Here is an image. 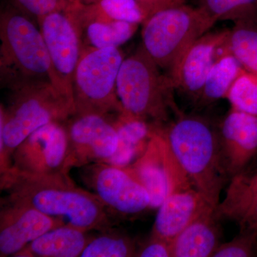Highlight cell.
<instances>
[{"mask_svg":"<svg viewBox=\"0 0 257 257\" xmlns=\"http://www.w3.org/2000/svg\"><path fill=\"white\" fill-rule=\"evenodd\" d=\"M5 197L28 204L62 226L89 232L113 229V216L95 194L77 187L69 174L40 175L11 167L0 173Z\"/></svg>","mask_w":257,"mask_h":257,"instance_id":"1","label":"cell"},{"mask_svg":"<svg viewBox=\"0 0 257 257\" xmlns=\"http://www.w3.org/2000/svg\"><path fill=\"white\" fill-rule=\"evenodd\" d=\"M155 124L198 191L216 209L229 177L218 128L197 115L179 114L167 127Z\"/></svg>","mask_w":257,"mask_h":257,"instance_id":"2","label":"cell"},{"mask_svg":"<svg viewBox=\"0 0 257 257\" xmlns=\"http://www.w3.org/2000/svg\"><path fill=\"white\" fill-rule=\"evenodd\" d=\"M7 88L8 104L0 106V173L12 167L13 152L30 134L76 112L73 101L51 82H20Z\"/></svg>","mask_w":257,"mask_h":257,"instance_id":"3","label":"cell"},{"mask_svg":"<svg viewBox=\"0 0 257 257\" xmlns=\"http://www.w3.org/2000/svg\"><path fill=\"white\" fill-rule=\"evenodd\" d=\"M37 22L8 3L0 15L2 86L24 82L53 84L52 64Z\"/></svg>","mask_w":257,"mask_h":257,"instance_id":"4","label":"cell"},{"mask_svg":"<svg viewBox=\"0 0 257 257\" xmlns=\"http://www.w3.org/2000/svg\"><path fill=\"white\" fill-rule=\"evenodd\" d=\"M160 69L142 46L124 59L116 90L125 114L159 124L168 120L169 110L175 107V89Z\"/></svg>","mask_w":257,"mask_h":257,"instance_id":"5","label":"cell"},{"mask_svg":"<svg viewBox=\"0 0 257 257\" xmlns=\"http://www.w3.org/2000/svg\"><path fill=\"white\" fill-rule=\"evenodd\" d=\"M199 7L172 5L142 25V47L160 69L170 72L191 45L215 25Z\"/></svg>","mask_w":257,"mask_h":257,"instance_id":"6","label":"cell"},{"mask_svg":"<svg viewBox=\"0 0 257 257\" xmlns=\"http://www.w3.org/2000/svg\"><path fill=\"white\" fill-rule=\"evenodd\" d=\"M124 59L118 47L84 46L73 81L75 114L116 116L124 113L116 90Z\"/></svg>","mask_w":257,"mask_h":257,"instance_id":"7","label":"cell"},{"mask_svg":"<svg viewBox=\"0 0 257 257\" xmlns=\"http://www.w3.org/2000/svg\"><path fill=\"white\" fill-rule=\"evenodd\" d=\"M81 168L83 182L113 217L132 219L152 209L150 194L127 167L96 162Z\"/></svg>","mask_w":257,"mask_h":257,"instance_id":"8","label":"cell"},{"mask_svg":"<svg viewBox=\"0 0 257 257\" xmlns=\"http://www.w3.org/2000/svg\"><path fill=\"white\" fill-rule=\"evenodd\" d=\"M163 140L168 175V192L158 208L151 236L172 242L198 214L211 205L198 191L171 152L164 138Z\"/></svg>","mask_w":257,"mask_h":257,"instance_id":"9","label":"cell"},{"mask_svg":"<svg viewBox=\"0 0 257 257\" xmlns=\"http://www.w3.org/2000/svg\"><path fill=\"white\" fill-rule=\"evenodd\" d=\"M52 64L53 85L74 101L73 81L84 50L82 30L68 9L37 20Z\"/></svg>","mask_w":257,"mask_h":257,"instance_id":"10","label":"cell"},{"mask_svg":"<svg viewBox=\"0 0 257 257\" xmlns=\"http://www.w3.org/2000/svg\"><path fill=\"white\" fill-rule=\"evenodd\" d=\"M12 167L40 175L69 174V138L64 121H52L30 134L13 152Z\"/></svg>","mask_w":257,"mask_h":257,"instance_id":"11","label":"cell"},{"mask_svg":"<svg viewBox=\"0 0 257 257\" xmlns=\"http://www.w3.org/2000/svg\"><path fill=\"white\" fill-rule=\"evenodd\" d=\"M69 138V167L106 162L119 145L114 116L75 114L64 121Z\"/></svg>","mask_w":257,"mask_h":257,"instance_id":"12","label":"cell"},{"mask_svg":"<svg viewBox=\"0 0 257 257\" xmlns=\"http://www.w3.org/2000/svg\"><path fill=\"white\" fill-rule=\"evenodd\" d=\"M229 32L209 30L186 50L169 72L175 90L198 101L211 67L228 51Z\"/></svg>","mask_w":257,"mask_h":257,"instance_id":"13","label":"cell"},{"mask_svg":"<svg viewBox=\"0 0 257 257\" xmlns=\"http://www.w3.org/2000/svg\"><path fill=\"white\" fill-rule=\"evenodd\" d=\"M60 226L58 221L28 204L1 198L0 256H17L34 240Z\"/></svg>","mask_w":257,"mask_h":257,"instance_id":"14","label":"cell"},{"mask_svg":"<svg viewBox=\"0 0 257 257\" xmlns=\"http://www.w3.org/2000/svg\"><path fill=\"white\" fill-rule=\"evenodd\" d=\"M229 177L240 175L257 153V116L231 108L219 128Z\"/></svg>","mask_w":257,"mask_h":257,"instance_id":"15","label":"cell"},{"mask_svg":"<svg viewBox=\"0 0 257 257\" xmlns=\"http://www.w3.org/2000/svg\"><path fill=\"white\" fill-rule=\"evenodd\" d=\"M209 206L172 241L173 257H211L220 244L219 219Z\"/></svg>","mask_w":257,"mask_h":257,"instance_id":"16","label":"cell"},{"mask_svg":"<svg viewBox=\"0 0 257 257\" xmlns=\"http://www.w3.org/2000/svg\"><path fill=\"white\" fill-rule=\"evenodd\" d=\"M127 167L150 194L152 209H158L168 192V175L163 138L154 123L153 133L146 149Z\"/></svg>","mask_w":257,"mask_h":257,"instance_id":"17","label":"cell"},{"mask_svg":"<svg viewBox=\"0 0 257 257\" xmlns=\"http://www.w3.org/2000/svg\"><path fill=\"white\" fill-rule=\"evenodd\" d=\"M87 233L72 226H57L34 240L17 257L80 256L91 239Z\"/></svg>","mask_w":257,"mask_h":257,"instance_id":"18","label":"cell"},{"mask_svg":"<svg viewBox=\"0 0 257 257\" xmlns=\"http://www.w3.org/2000/svg\"><path fill=\"white\" fill-rule=\"evenodd\" d=\"M114 125L119 145L114 155L106 163L119 167H128L146 149L153 133V124L121 113L115 116Z\"/></svg>","mask_w":257,"mask_h":257,"instance_id":"19","label":"cell"},{"mask_svg":"<svg viewBox=\"0 0 257 257\" xmlns=\"http://www.w3.org/2000/svg\"><path fill=\"white\" fill-rule=\"evenodd\" d=\"M79 28L93 22L124 21L142 25L146 15L135 0H99L93 4L70 5Z\"/></svg>","mask_w":257,"mask_h":257,"instance_id":"20","label":"cell"},{"mask_svg":"<svg viewBox=\"0 0 257 257\" xmlns=\"http://www.w3.org/2000/svg\"><path fill=\"white\" fill-rule=\"evenodd\" d=\"M216 212L218 217L227 218L236 223L240 233L257 238V186L245 189L228 187Z\"/></svg>","mask_w":257,"mask_h":257,"instance_id":"21","label":"cell"},{"mask_svg":"<svg viewBox=\"0 0 257 257\" xmlns=\"http://www.w3.org/2000/svg\"><path fill=\"white\" fill-rule=\"evenodd\" d=\"M229 50L218 57L208 74L198 101L202 104L225 99L236 79L244 72Z\"/></svg>","mask_w":257,"mask_h":257,"instance_id":"22","label":"cell"},{"mask_svg":"<svg viewBox=\"0 0 257 257\" xmlns=\"http://www.w3.org/2000/svg\"><path fill=\"white\" fill-rule=\"evenodd\" d=\"M140 24L124 21L93 22L81 28L84 46L93 48L119 47L132 38Z\"/></svg>","mask_w":257,"mask_h":257,"instance_id":"23","label":"cell"},{"mask_svg":"<svg viewBox=\"0 0 257 257\" xmlns=\"http://www.w3.org/2000/svg\"><path fill=\"white\" fill-rule=\"evenodd\" d=\"M227 47L243 69L257 77V29L249 21L236 23L229 30Z\"/></svg>","mask_w":257,"mask_h":257,"instance_id":"24","label":"cell"},{"mask_svg":"<svg viewBox=\"0 0 257 257\" xmlns=\"http://www.w3.org/2000/svg\"><path fill=\"white\" fill-rule=\"evenodd\" d=\"M137 251L135 240L111 229L91 237L80 257H132L136 256Z\"/></svg>","mask_w":257,"mask_h":257,"instance_id":"25","label":"cell"},{"mask_svg":"<svg viewBox=\"0 0 257 257\" xmlns=\"http://www.w3.org/2000/svg\"><path fill=\"white\" fill-rule=\"evenodd\" d=\"M198 7L213 21H249L257 8V0H199Z\"/></svg>","mask_w":257,"mask_h":257,"instance_id":"26","label":"cell"},{"mask_svg":"<svg viewBox=\"0 0 257 257\" xmlns=\"http://www.w3.org/2000/svg\"><path fill=\"white\" fill-rule=\"evenodd\" d=\"M226 98L233 109L257 116V77L245 70L230 88Z\"/></svg>","mask_w":257,"mask_h":257,"instance_id":"27","label":"cell"},{"mask_svg":"<svg viewBox=\"0 0 257 257\" xmlns=\"http://www.w3.org/2000/svg\"><path fill=\"white\" fill-rule=\"evenodd\" d=\"M8 3L23 12L37 23L39 19L70 6L69 0H8Z\"/></svg>","mask_w":257,"mask_h":257,"instance_id":"28","label":"cell"},{"mask_svg":"<svg viewBox=\"0 0 257 257\" xmlns=\"http://www.w3.org/2000/svg\"><path fill=\"white\" fill-rule=\"evenodd\" d=\"M257 256V238L245 233L228 242L220 243L211 257H251Z\"/></svg>","mask_w":257,"mask_h":257,"instance_id":"29","label":"cell"},{"mask_svg":"<svg viewBox=\"0 0 257 257\" xmlns=\"http://www.w3.org/2000/svg\"><path fill=\"white\" fill-rule=\"evenodd\" d=\"M136 256L173 257L172 243L165 239L152 236L150 239L138 248Z\"/></svg>","mask_w":257,"mask_h":257,"instance_id":"30","label":"cell"},{"mask_svg":"<svg viewBox=\"0 0 257 257\" xmlns=\"http://www.w3.org/2000/svg\"><path fill=\"white\" fill-rule=\"evenodd\" d=\"M143 9L147 19L157 12L165 9L172 5H178L175 0H135ZM146 19V20H147Z\"/></svg>","mask_w":257,"mask_h":257,"instance_id":"31","label":"cell"},{"mask_svg":"<svg viewBox=\"0 0 257 257\" xmlns=\"http://www.w3.org/2000/svg\"><path fill=\"white\" fill-rule=\"evenodd\" d=\"M257 186V171L251 175L241 173L231 178L229 187L232 188H251Z\"/></svg>","mask_w":257,"mask_h":257,"instance_id":"32","label":"cell"},{"mask_svg":"<svg viewBox=\"0 0 257 257\" xmlns=\"http://www.w3.org/2000/svg\"><path fill=\"white\" fill-rule=\"evenodd\" d=\"M70 5H87L93 4L99 0H69Z\"/></svg>","mask_w":257,"mask_h":257,"instance_id":"33","label":"cell"},{"mask_svg":"<svg viewBox=\"0 0 257 257\" xmlns=\"http://www.w3.org/2000/svg\"><path fill=\"white\" fill-rule=\"evenodd\" d=\"M175 3H177V4H186L187 3V1H189V0H175Z\"/></svg>","mask_w":257,"mask_h":257,"instance_id":"34","label":"cell"}]
</instances>
